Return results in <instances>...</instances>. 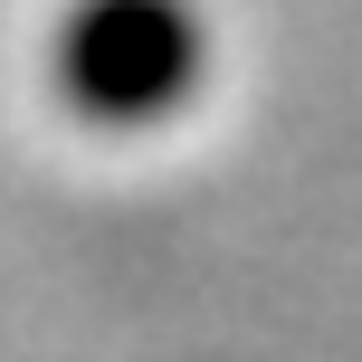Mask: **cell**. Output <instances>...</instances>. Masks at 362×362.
<instances>
[{"label": "cell", "instance_id": "obj_1", "mask_svg": "<svg viewBox=\"0 0 362 362\" xmlns=\"http://www.w3.org/2000/svg\"><path fill=\"white\" fill-rule=\"evenodd\" d=\"M191 57H200L191 0H76L57 38V86L95 124H144L181 105Z\"/></svg>", "mask_w": 362, "mask_h": 362}]
</instances>
